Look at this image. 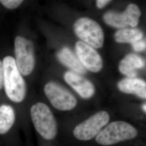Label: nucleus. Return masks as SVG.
<instances>
[{
    "label": "nucleus",
    "mask_w": 146,
    "mask_h": 146,
    "mask_svg": "<svg viewBox=\"0 0 146 146\" xmlns=\"http://www.w3.org/2000/svg\"><path fill=\"white\" fill-rule=\"evenodd\" d=\"M4 84V70L2 62L0 60V90L2 88Z\"/></svg>",
    "instance_id": "a211bd4d"
},
{
    "label": "nucleus",
    "mask_w": 146,
    "mask_h": 146,
    "mask_svg": "<svg viewBox=\"0 0 146 146\" xmlns=\"http://www.w3.org/2000/svg\"><path fill=\"white\" fill-rule=\"evenodd\" d=\"M110 0H96V5L99 8H103Z\"/></svg>",
    "instance_id": "6ab92c4d"
},
{
    "label": "nucleus",
    "mask_w": 146,
    "mask_h": 146,
    "mask_svg": "<svg viewBox=\"0 0 146 146\" xmlns=\"http://www.w3.org/2000/svg\"><path fill=\"white\" fill-rule=\"evenodd\" d=\"M58 58L61 62L72 70V72L84 74L86 73V69L84 67L74 52L67 47L62 48L58 54Z\"/></svg>",
    "instance_id": "ddd939ff"
},
{
    "label": "nucleus",
    "mask_w": 146,
    "mask_h": 146,
    "mask_svg": "<svg viewBox=\"0 0 146 146\" xmlns=\"http://www.w3.org/2000/svg\"><path fill=\"white\" fill-rule=\"evenodd\" d=\"M16 63L21 74L27 76L34 70L35 64L34 47L31 41L24 37H16L14 42Z\"/></svg>",
    "instance_id": "39448f33"
},
{
    "label": "nucleus",
    "mask_w": 146,
    "mask_h": 146,
    "mask_svg": "<svg viewBox=\"0 0 146 146\" xmlns=\"http://www.w3.org/2000/svg\"><path fill=\"white\" fill-rule=\"evenodd\" d=\"M74 29L76 35L84 43L94 48L103 46L104 33L96 21L88 17L80 18L75 23Z\"/></svg>",
    "instance_id": "20e7f679"
},
{
    "label": "nucleus",
    "mask_w": 146,
    "mask_h": 146,
    "mask_svg": "<svg viewBox=\"0 0 146 146\" xmlns=\"http://www.w3.org/2000/svg\"><path fill=\"white\" fill-rule=\"evenodd\" d=\"M131 46L134 50L136 52H141L146 49V40L142 38L131 43Z\"/></svg>",
    "instance_id": "f3484780"
},
{
    "label": "nucleus",
    "mask_w": 146,
    "mask_h": 146,
    "mask_svg": "<svg viewBox=\"0 0 146 146\" xmlns=\"http://www.w3.org/2000/svg\"><path fill=\"white\" fill-rule=\"evenodd\" d=\"M4 84L8 98L14 102L23 101L26 95V84L19 72L14 58L7 56L3 58Z\"/></svg>",
    "instance_id": "f257e3e1"
},
{
    "label": "nucleus",
    "mask_w": 146,
    "mask_h": 146,
    "mask_svg": "<svg viewBox=\"0 0 146 146\" xmlns=\"http://www.w3.org/2000/svg\"><path fill=\"white\" fill-rule=\"evenodd\" d=\"M75 49L78 59L84 68L94 73L101 70L103 66L102 58L93 47L78 41L75 44Z\"/></svg>",
    "instance_id": "1a4fd4ad"
},
{
    "label": "nucleus",
    "mask_w": 146,
    "mask_h": 146,
    "mask_svg": "<svg viewBox=\"0 0 146 146\" xmlns=\"http://www.w3.org/2000/svg\"><path fill=\"white\" fill-rule=\"evenodd\" d=\"M110 119L107 111H99L77 125L73 131L74 135L79 140H90L99 134Z\"/></svg>",
    "instance_id": "423d86ee"
},
{
    "label": "nucleus",
    "mask_w": 146,
    "mask_h": 146,
    "mask_svg": "<svg viewBox=\"0 0 146 146\" xmlns=\"http://www.w3.org/2000/svg\"><path fill=\"white\" fill-rule=\"evenodd\" d=\"M117 87L123 93L135 94L142 99H146V82L141 79L135 78H124L118 83Z\"/></svg>",
    "instance_id": "9b49d317"
},
{
    "label": "nucleus",
    "mask_w": 146,
    "mask_h": 146,
    "mask_svg": "<svg viewBox=\"0 0 146 146\" xmlns=\"http://www.w3.org/2000/svg\"><path fill=\"white\" fill-rule=\"evenodd\" d=\"M145 62L139 56L129 54L120 62L119 69L120 72L128 78H135L137 70L143 68Z\"/></svg>",
    "instance_id": "f8f14e48"
},
{
    "label": "nucleus",
    "mask_w": 146,
    "mask_h": 146,
    "mask_svg": "<svg viewBox=\"0 0 146 146\" xmlns=\"http://www.w3.org/2000/svg\"><path fill=\"white\" fill-rule=\"evenodd\" d=\"M143 33L140 29L136 28L122 29L115 33V40L119 43H132L141 40L143 37Z\"/></svg>",
    "instance_id": "2eb2a0df"
},
{
    "label": "nucleus",
    "mask_w": 146,
    "mask_h": 146,
    "mask_svg": "<svg viewBox=\"0 0 146 146\" xmlns=\"http://www.w3.org/2000/svg\"><path fill=\"white\" fill-rule=\"evenodd\" d=\"M15 115L14 108L9 105L0 106V134H6L14 123Z\"/></svg>",
    "instance_id": "4468645a"
},
{
    "label": "nucleus",
    "mask_w": 146,
    "mask_h": 146,
    "mask_svg": "<svg viewBox=\"0 0 146 146\" xmlns=\"http://www.w3.org/2000/svg\"><path fill=\"white\" fill-rule=\"evenodd\" d=\"M31 115L36 130L43 139L51 140L55 138L58 133L57 123L47 105L42 102L34 104Z\"/></svg>",
    "instance_id": "f03ea898"
},
{
    "label": "nucleus",
    "mask_w": 146,
    "mask_h": 146,
    "mask_svg": "<svg viewBox=\"0 0 146 146\" xmlns=\"http://www.w3.org/2000/svg\"><path fill=\"white\" fill-rule=\"evenodd\" d=\"M44 91L50 103L57 110H70L77 104L76 99L73 94L59 84L48 82L45 85Z\"/></svg>",
    "instance_id": "0eeeda50"
},
{
    "label": "nucleus",
    "mask_w": 146,
    "mask_h": 146,
    "mask_svg": "<svg viewBox=\"0 0 146 146\" xmlns=\"http://www.w3.org/2000/svg\"><path fill=\"white\" fill-rule=\"evenodd\" d=\"M24 0H0V3L9 9H14L21 5Z\"/></svg>",
    "instance_id": "dca6fc26"
},
{
    "label": "nucleus",
    "mask_w": 146,
    "mask_h": 146,
    "mask_svg": "<svg viewBox=\"0 0 146 146\" xmlns=\"http://www.w3.org/2000/svg\"><path fill=\"white\" fill-rule=\"evenodd\" d=\"M146 104H144V105H143V110L145 111V112H146Z\"/></svg>",
    "instance_id": "aec40b11"
},
{
    "label": "nucleus",
    "mask_w": 146,
    "mask_h": 146,
    "mask_svg": "<svg viewBox=\"0 0 146 146\" xmlns=\"http://www.w3.org/2000/svg\"><path fill=\"white\" fill-rule=\"evenodd\" d=\"M65 81L84 99L92 98L95 92L93 84L87 78L72 71L67 72L64 75Z\"/></svg>",
    "instance_id": "9d476101"
},
{
    "label": "nucleus",
    "mask_w": 146,
    "mask_h": 146,
    "mask_svg": "<svg viewBox=\"0 0 146 146\" xmlns=\"http://www.w3.org/2000/svg\"><path fill=\"white\" fill-rule=\"evenodd\" d=\"M137 133L135 128L129 123L125 121H114L101 130L96 137V141L101 145L110 146L133 139Z\"/></svg>",
    "instance_id": "7ed1b4c3"
},
{
    "label": "nucleus",
    "mask_w": 146,
    "mask_h": 146,
    "mask_svg": "<svg viewBox=\"0 0 146 146\" xmlns=\"http://www.w3.org/2000/svg\"><path fill=\"white\" fill-rule=\"evenodd\" d=\"M140 16L141 11L139 7L131 3L122 13L114 11L107 12L104 19L107 25L115 28H122L128 26L135 27L139 23Z\"/></svg>",
    "instance_id": "6e6552de"
}]
</instances>
